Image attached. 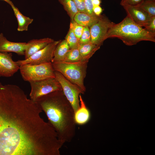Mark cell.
Wrapping results in <instances>:
<instances>
[{
  "label": "cell",
  "instance_id": "cell-1",
  "mask_svg": "<svg viewBox=\"0 0 155 155\" xmlns=\"http://www.w3.org/2000/svg\"><path fill=\"white\" fill-rule=\"evenodd\" d=\"M36 102L0 82V155H60L63 144Z\"/></svg>",
  "mask_w": 155,
  "mask_h": 155
},
{
  "label": "cell",
  "instance_id": "cell-2",
  "mask_svg": "<svg viewBox=\"0 0 155 155\" xmlns=\"http://www.w3.org/2000/svg\"><path fill=\"white\" fill-rule=\"evenodd\" d=\"M35 102L46 114L59 139L63 144L70 142L75 134V112L62 90L52 92Z\"/></svg>",
  "mask_w": 155,
  "mask_h": 155
},
{
  "label": "cell",
  "instance_id": "cell-3",
  "mask_svg": "<svg viewBox=\"0 0 155 155\" xmlns=\"http://www.w3.org/2000/svg\"><path fill=\"white\" fill-rule=\"evenodd\" d=\"M111 38H117L128 46L135 44L142 41L155 42V34L148 31L127 16L120 23H114L109 29L106 40Z\"/></svg>",
  "mask_w": 155,
  "mask_h": 155
},
{
  "label": "cell",
  "instance_id": "cell-4",
  "mask_svg": "<svg viewBox=\"0 0 155 155\" xmlns=\"http://www.w3.org/2000/svg\"><path fill=\"white\" fill-rule=\"evenodd\" d=\"M88 62L82 61L69 63L57 61L52 63L55 71L60 73L67 80L78 86L85 92L86 89L84 82L86 75Z\"/></svg>",
  "mask_w": 155,
  "mask_h": 155
},
{
  "label": "cell",
  "instance_id": "cell-5",
  "mask_svg": "<svg viewBox=\"0 0 155 155\" xmlns=\"http://www.w3.org/2000/svg\"><path fill=\"white\" fill-rule=\"evenodd\" d=\"M19 69L23 80L29 82L55 78L51 62L38 65L25 64L20 66Z\"/></svg>",
  "mask_w": 155,
  "mask_h": 155
},
{
  "label": "cell",
  "instance_id": "cell-6",
  "mask_svg": "<svg viewBox=\"0 0 155 155\" xmlns=\"http://www.w3.org/2000/svg\"><path fill=\"white\" fill-rule=\"evenodd\" d=\"M55 78L59 83L65 96L72 105L75 113L80 106L79 95L85 92L77 85L71 83L59 72L55 71Z\"/></svg>",
  "mask_w": 155,
  "mask_h": 155
},
{
  "label": "cell",
  "instance_id": "cell-7",
  "mask_svg": "<svg viewBox=\"0 0 155 155\" xmlns=\"http://www.w3.org/2000/svg\"><path fill=\"white\" fill-rule=\"evenodd\" d=\"M30 83L31 88L30 99L34 102L52 92L62 90L59 83L55 78L30 82Z\"/></svg>",
  "mask_w": 155,
  "mask_h": 155
},
{
  "label": "cell",
  "instance_id": "cell-8",
  "mask_svg": "<svg viewBox=\"0 0 155 155\" xmlns=\"http://www.w3.org/2000/svg\"><path fill=\"white\" fill-rule=\"evenodd\" d=\"M61 40H54L28 58L16 61L19 66L26 64L38 65L52 62L55 48Z\"/></svg>",
  "mask_w": 155,
  "mask_h": 155
},
{
  "label": "cell",
  "instance_id": "cell-9",
  "mask_svg": "<svg viewBox=\"0 0 155 155\" xmlns=\"http://www.w3.org/2000/svg\"><path fill=\"white\" fill-rule=\"evenodd\" d=\"M114 24L106 17L101 15L98 20L89 27L90 42L100 46L106 40L108 30Z\"/></svg>",
  "mask_w": 155,
  "mask_h": 155
},
{
  "label": "cell",
  "instance_id": "cell-10",
  "mask_svg": "<svg viewBox=\"0 0 155 155\" xmlns=\"http://www.w3.org/2000/svg\"><path fill=\"white\" fill-rule=\"evenodd\" d=\"M12 56L11 53L0 52V77H11L19 69L20 66Z\"/></svg>",
  "mask_w": 155,
  "mask_h": 155
},
{
  "label": "cell",
  "instance_id": "cell-11",
  "mask_svg": "<svg viewBox=\"0 0 155 155\" xmlns=\"http://www.w3.org/2000/svg\"><path fill=\"white\" fill-rule=\"evenodd\" d=\"M127 16L135 23L145 27L149 22L151 17L147 13L137 7L124 6Z\"/></svg>",
  "mask_w": 155,
  "mask_h": 155
},
{
  "label": "cell",
  "instance_id": "cell-12",
  "mask_svg": "<svg viewBox=\"0 0 155 155\" xmlns=\"http://www.w3.org/2000/svg\"><path fill=\"white\" fill-rule=\"evenodd\" d=\"M26 43L10 41L2 33H0V52H14L20 55H24Z\"/></svg>",
  "mask_w": 155,
  "mask_h": 155
},
{
  "label": "cell",
  "instance_id": "cell-13",
  "mask_svg": "<svg viewBox=\"0 0 155 155\" xmlns=\"http://www.w3.org/2000/svg\"><path fill=\"white\" fill-rule=\"evenodd\" d=\"M53 39L49 38L32 39L26 43L24 51L25 59L45 47L49 43L53 41Z\"/></svg>",
  "mask_w": 155,
  "mask_h": 155
},
{
  "label": "cell",
  "instance_id": "cell-14",
  "mask_svg": "<svg viewBox=\"0 0 155 155\" xmlns=\"http://www.w3.org/2000/svg\"><path fill=\"white\" fill-rule=\"evenodd\" d=\"M79 97L80 106L75 113L74 118L76 124L82 125L86 124L89 121L90 113L80 94Z\"/></svg>",
  "mask_w": 155,
  "mask_h": 155
},
{
  "label": "cell",
  "instance_id": "cell-15",
  "mask_svg": "<svg viewBox=\"0 0 155 155\" xmlns=\"http://www.w3.org/2000/svg\"><path fill=\"white\" fill-rule=\"evenodd\" d=\"M101 15H90L86 13L78 12L75 16L73 20L81 26L89 28L98 20Z\"/></svg>",
  "mask_w": 155,
  "mask_h": 155
},
{
  "label": "cell",
  "instance_id": "cell-16",
  "mask_svg": "<svg viewBox=\"0 0 155 155\" xmlns=\"http://www.w3.org/2000/svg\"><path fill=\"white\" fill-rule=\"evenodd\" d=\"M100 47V46L93 44L90 42L80 44L78 48L82 61H88L90 58Z\"/></svg>",
  "mask_w": 155,
  "mask_h": 155
},
{
  "label": "cell",
  "instance_id": "cell-17",
  "mask_svg": "<svg viewBox=\"0 0 155 155\" xmlns=\"http://www.w3.org/2000/svg\"><path fill=\"white\" fill-rule=\"evenodd\" d=\"M11 6L13 10L18 22V31H27L29 25L32 23L33 19L23 15L13 4Z\"/></svg>",
  "mask_w": 155,
  "mask_h": 155
},
{
  "label": "cell",
  "instance_id": "cell-18",
  "mask_svg": "<svg viewBox=\"0 0 155 155\" xmlns=\"http://www.w3.org/2000/svg\"><path fill=\"white\" fill-rule=\"evenodd\" d=\"M70 49V47L66 40L65 39L61 40L55 48L52 62L62 61Z\"/></svg>",
  "mask_w": 155,
  "mask_h": 155
},
{
  "label": "cell",
  "instance_id": "cell-19",
  "mask_svg": "<svg viewBox=\"0 0 155 155\" xmlns=\"http://www.w3.org/2000/svg\"><path fill=\"white\" fill-rule=\"evenodd\" d=\"M63 6L70 18L71 20H73L75 15L78 12L75 4L73 0H59Z\"/></svg>",
  "mask_w": 155,
  "mask_h": 155
},
{
  "label": "cell",
  "instance_id": "cell-20",
  "mask_svg": "<svg viewBox=\"0 0 155 155\" xmlns=\"http://www.w3.org/2000/svg\"><path fill=\"white\" fill-rule=\"evenodd\" d=\"M62 61L69 63L82 61L79 52L78 46L75 48L70 49L65 58Z\"/></svg>",
  "mask_w": 155,
  "mask_h": 155
},
{
  "label": "cell",
  "instance_id": "cell-21",
  "mask_svg": "<svg viewBox=\"0 0 155 155\" xmlns=\"http://www.w3.org/2000/svg\"><path fill=\"white\" fill-rule=\"evenodd\" d=\"M137 7L147 13L151 17L155 16V0H144Z\"/></svg>",
  "mask_w": 155,
  "mask_h": 155
},
{
  "label": "cell",
  "instance_id": "cell-22",
  "mask_svg": "<svg viewBox=\"0 0 155 155\" xmlns=\"http://www.w3.org/2000/svg\"><path fill=\"white\" fill-rule=\"evenodd\" d=\"M65 39L68 44L70 49L78 46L80 44V40L76 37L72 30L70 28Z\"/></svg>",
  "mask_w": 155,
  "mask_h": 155
},
{
  "label": "cell",
  "instance_id": "cell-23",
  "mask_svg": "<svg viewBox=\"0 0 155 155\" xmlns=\"http://www.w3.org/2000/svg\"><path fill=\"white\" fill-rule=\"evenodd\" d=\"M84 28V26L78 24L74 20L71 21L69 28L72 30L79 40L83 32Z\"/></svg>",
  "mask_w": 155,
  "mask_h": 155
},
{
  "label": "cell",
  "instance_id": "cell-24",
  "mask_svg": "<svg viewBox=\"0 0 155 155\" xmlns=\"http://www.w3.org/2000/svg\"><path fill=\"white\" fill-rule=\"evenodd\" d=\"M90 38L91 34L89 28L87 26L84 27L83 32L80 39V44L90 42Z\"/></svg>",
  "mask_w": 155,
  "mask_h": 155
},
{
  "label": "cell",
  "instance_id": "cell-25",
  "mask_svg": "<svg viewBox=\"0 0 155 155\" xmlns=\"http://www.w3.org/2000/svg\"><path fill=\"white\" fill-rule=\"evenodd\" d=\"M144 0H121L120 4L122 6H138Z\"/></svg>",
  "mask_w": 155,
  "mask_h": 155
},
{
  "label": "cell",
  "instance_id": "cell-26",
  "mask_svg": "<svg viewBox=\"0 0 155 155\" xmlns=\"http://www.w3.org/2000/svg\"><path fill=\"white\" fill-rule=\"evenodd\" d=\"M144 28L148 32L155 34V16L152 17Z\"/></svg>",
  "mask_w": 155,
  "mask_h": 155
},
{
  "label": "cell",
  "instance_id": "cell-27",
  "mask_svg": "<svg viewBox=\"0 0 155 155\" xmlns=\"http://www.w3.org/2000/svg\"><path fill=\"white\" fill-rule=\"evenodd\" d=\"M74 1L78 12L87 13L84 0H73Z\"/></svg>",
  "mask_w": 155,
  "mask_h": 155
},
{
  "label": "cell",
  "instance_id": "cell-28",
  "mask_svg": "<svg viewBox=\"0 0 155 155\" xmlns=\"http://www.w3.org/2000/svg\"><path fill=\"white\" fill-rule=\"evenodd\" d=\"M84 2L87 13L90 15H94L93 11L92 0H84Z\"/></svg>",
  "mask_w": 155,
  "mask_h": 155
},
{
  "label": "cell",
  "instance_id": "cell-29",
  "mask_svg": "<svg viewBox=\"0 0 155 155\" xmlns=\"http://www.w3.org/2000/svg\"><path fill=\"white\" fill-rule=\"evenodd\" d=\"M102 11V9L100 5L93 6V11L95 15L98 16H100Z\"/></svg>",
  "mask_w": 155,
  "mask_h": 155
},
{
  "label": "cell",
  "instance_id": "cell-30",
  "mask_svg": "<svg viewBox=\"0 0 155 155\" xmlns=\"http://www.w3.org/2000/svg\"><path fill=\"white\" fill-rule=\"evenodd\" d=\"M93 6H99L101 2V0H92Z\"/></svg>",
  "mask_w": 155,
  "mask_h": 155
},
{
  "label": "cell",
  "instance_id": "cell-31",
  "mask_svg": "<svg viewBox=\"0 0 155 155\" xmlns=\"http://www.w3.org/2000/svg\"><path fill=\"white\" fill-rule=\"evenodd\" d=\"M6 2L10 5L13 4L12 2L10 0H3Z\"/></svg>",
  "mask_w": 155,
  "mask_h": 155
},
{
  "label": "cell",
  "instance_id": "cell-32",
  "mask_svg": "<svg viewBox=\"0 0 155 155\" xmlns=\"http://www.w3.org/2000/svg\"></svg>",
  "mask_w": 155,
  "mask_h": 155
}]
</instances>
